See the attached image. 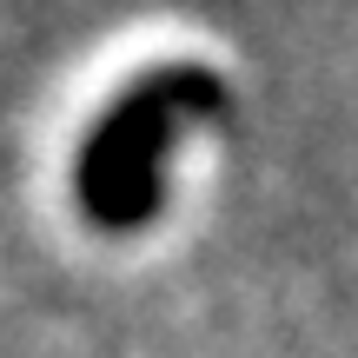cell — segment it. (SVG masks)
Returning a JSON list of instances; mask_svg holds the SVG:
<instances>
[{
  "mask_svg": "<svg viewBox=\"0 0 358 358\" xmlns=\"http://www.w3.org/2000/svg\"><path fill=\"white\" fill-rule=\"evenodd\" d=\"M219 100L213 73L199 66H159L140 87H127L106 120L93 127V140L80 146V206H87L93 226L106 232H133L159 213V159H166V140L179 127V113H206Z\"/></svg>",
  "mask_w": 358,
  "mask_h": 358,
  "instance_id": "obj_1",
  "label": "cell"
}]
</instances>
